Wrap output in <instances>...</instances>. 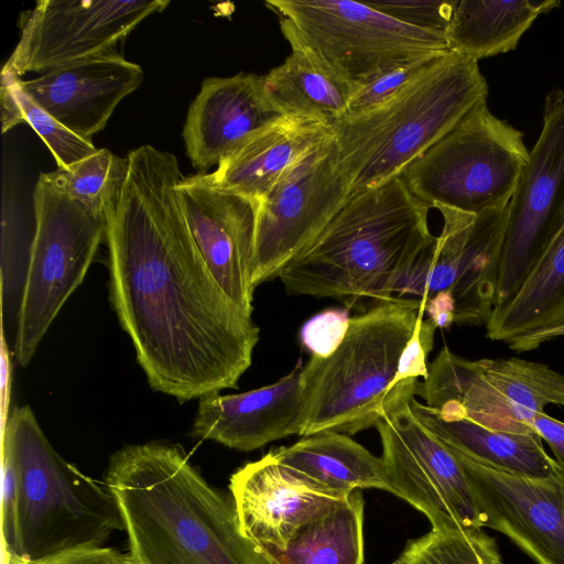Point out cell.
<instances>
[{"instance_id": "cell-1", "label": "cell", "mask_w": 564, "mask_h": 564, "mask_svg": "<svg viewBox=\"0 0 564 564\" xmlns=\"http://www.w3.org/2000/svg\"><path fill=\"white\" fill-rule=\"evenodd\" d=\"M127 158V177L105 210L119 323L153 390L188 401L236 388L259 328L223 290L192 236L176 156L145 144Z\"/></svg>"}, {"instance_id": "cell-2", "label": "cell", "mask_w": 564, "mask_h": 564, "mask_svg": "<svg viewBox=\"0 0 564 564\" xmlns=\"http://www.w3.org/2000/svg\"><path fill=\"white\" fill-rule=\"evenodd\" d=\"M104 484L135 564H270L241 532L232 499L207 482L178 444L117 451Z\"/></svg>"}, {"instance_id": "cell-3", "label": "cell", "mask_w": 564, "mask_h": 564, "mask_svg": "<svg viewBox=\"0 0 564 564\" xmlns=\"http://www.w3.org/2000/svg\"><path fill=\"white\" fill-rule=\"evenodd\" d=\"M430 209L401 175L352 194L279 279L291 295L332 297L348 307L362 299H392L403 272L434 237Z\"/></svg>"}, {"instance_id": "cell-4", "label": "cell", "mask_w": 564, "mask_h": 564, "mask_svg": "<svg viewBox=\"0 0 564 564\" xmlns=\"http://www.w3.org/2000/svg\"><path fill=\"white\" fill-rule=\"evenodd\" d=\"M2 459L13 473L11 510L2 516V549L24 561L102 546L123 530L118 505L99 484L52 446L29 405L6 420Z\"/></svg>"}, {"instance_id": "cell-5", "label": "cell", "mask_w": 564, "mask_h": 564, "mask_svg": "<svg viewBox=\"0 0 564 564\" xmlns=\"http://www.w3.org/2000/svg\"><path fill=\"white\" fill-rule=\"evenodd\" d=\"M487 94L478 61L451 51L380 105L343 118L332 130L350 195L400 176Z\"/></svg>"}, {"instance_id": "cell-6", "label": "cell", "mask_w": 564, "mask_h": 564, "mask_svg": "<svg viewBox=\"0 0 564 564\" xmlns=\"http://www.w3.org/2000/svg\"><path fill=\"white\" fill-rule=\"evenodd\" d=\"M424 300L392 297L350 317L339 346L301 369L296 435H346L376 425L401 355L424 315Z\"/></svg>"}, {"instance_id": "cell-7", "label": "cell", "mask_w": 564, "mask_h": 564, "mask_svg": "<svg viewBox=\"0 0 564 564\" xmlns=\"http://www.w3.org/2000/svg\"><path fill=\"white\" fill-rule=\"evenodd\" d=\"M291 48L357 87L394 67L451 52L444 34L415 29L365 2L269 0Z\"/></svg>"}, {"instance_id": "cell-8", "label": "cell", "mask_w": 564, "mask_h": 564, "mask_svg": "<svg viewBox=\"0 0 564 564\" xmlns=\"http://www.w3.org/2000/svg\"><path fill=\"white\" fill-rule=\"evenodd\" d=\"M522 133L476 105L401 174L430 208L479 215L508 206L527 165Z\"/></svg>"}, {"instance_id": "cell-9", "label": "cell", "mask_w": 564, "mask_h": 564, "mask_svg": "<svg viewBox=\"0 0 564 564\" xmlns=\"http://www.w3.org/2000/svg\"><path fill=\"white\" fill-rule=\"evenodd\" d=\"M35 231L18 308L14 355L28 366L67 299L82 284L102 240L106 216L40 175L33 194Z\"/></svg>"}, {"instance_id": "cell-10", "label": "cell", "mask_w": 564, "mask_h": 564, "mask_svg": "<svg viewBox=\"0 0 564 564\" xmlns=\"http://www.w3.org/2000/svg\"><path fill=\"white\" fill-rule=\"evenodd\" d=\"M415 394L445 421L532 434L536 413L550 404L564 405V376L540 362L514 357L468 360L443 347L427 376L416 382Z\"/></svg>"}, {"instance_id": "cell-11", "label": "cell", "mask_w": 564, "mask_h": 564, "mask_svg": "<svg viewBox=\"0 0 564 564\" xmlns=\"http://www.w3.org/2000/svg\"><path fill=\"white\" fill-rule=\"evenodd\" d=\"M416 379L399 381L388 393L376 427L390 492L412 505L433 530L482 529L466 467L414 415L410 400Z\"/></svg>"}, {"instance_id": "cell-12", "label": "cell", "mask_w": 564, "mask_h": 564, "mask_svg": "<svg viewBox=\"0 0 564 564\" xmlns=\"http://www.w3.org/2000/svg\"><path fill=\"white\" fill-rule=\"evenodd\" d=\"M443 227L397 282L393 297L429 300L449 291L455 323L482 325L495 306L508 206L479 215L436 208Z\"/></svg>"}, {"instance_id": "cell-13", "label": "cell", "mask_w": 564, "mask_h": 564, "mask_svg": "<svg viewBox=\"0 0 564 564\" xmlns=\"http://www.w3.org/2000/svg\"><path fill=\"white\" fill-rule=\"evenodd\" d=\"M349 196L333 132L286 171L258 204L253 286L279 278Z\"/></svg>"}, {"instance_id": "cell-14", "label": "cell", "mask_w": 564, "mask_h": 564, "mask_svg": "<svg viewBox=\"0 0 564 564\" xmlns=\"http://www.w3.org/2000/svg\"><path fill=\"white\" fill-rule=\"evenodd\" d=\"M564 224V90L544 101L543 127L508 204L495 306L519 289Z\"/></svg>"}, {"instance_id": "cell-15", "label": "cell", "mask_w": 564, "mask_h": 564, "mask_svg": "<svg viewBox=\"0 0 564 564\" xmlns=\"http://www.w3.org/2000/svg\"><path fill=\"white\" fill-rule=\"evenodd\" d=\"M169 0H41L21 19V37L4 64L19 77L116 50Z\"/></svg>"}, {"instance_id": "cell-16", "label": "cell", "mask_w": 564, "mask_h": 564, "mask_svg": "<svg viewBox=\"0 0 564 564\" xmlns=\"http://www.w3.org/2000/svg\"><path fill=\"white\" fill-rule=\"evenodd\" d=\"M458 455L481 527L508 536L538 564H564V474L529 477Z\"/></svg>"}, {"instance_id": "cell-17", "label": "cell", "mask_w": 564, "mask_h": 564, "mask_svg": "<svg viewBox=\"0 0 564 564\" xmlns=\"http://www.w3.org/2000/svg\"><path fill=\"white\" fill-rule=\"evenodd\" d=\"M177 192L210 272L226 294L252 315L257 203L219 187L212 173L184 177Z\"/></svg>"}, {"instance_id": "cell-18", "label": "cell", "mask_w": 564, "mask_h": 564, "mask_svg": "<svg viewBox=\"0 0 564 564\" xmlns=\"http://www.w3.org/2000/svg\"><path fill=\"white\" fill-rule=\"evenodd\" d=\"M229 490L241 532L260 553L283 550L302 525L351 494L321 486L270 453L234 473Z\"/></svg>"}, {"instance_id": "cell-19", "label": "cell", "mask_w": 564, "mask_h": 564, "mask_svg": "<svg viewBox=\"0 0 564 564\" xmlns=\"http://www.w3.org/2000/svg\"><path fill=\"white\" fill-rule=\"evenodd\" d=\"M140 65L116 50L53 68L22 80L23 90L51 116L91 142L117 105L142 83Z\"/></svg>"}, {"instance_id": "cell-20", "label": "cell", "mask_w": 564, "mask_h": 564, "mask_svg": "<svg viewBox=\"0 0 564 564\" xmlns=\"http://www.w3.org/2000/svg\"><path fill=\"white\" fill-rule=\"evenodd\" d=\"M283 117L264 95L261 76L205 78L183 129L187 156L204 173Z\"/></svg>"}, {"instance_id": "cell-21", "label": "cell", "mask_w": 564, "mask_h": 564, "mask_svg": "<svg viewBox=\"0 0 564 564\" xmlns=\"http://www.w3.org/2000/svg\"><path fill=\"white\" fill-rule=\"evenodd\" d=\"M301 369L279 381L237 394L202 397L192 435L239 451H254L296 434L301 411Z\"/></svg>"}, {"instance_id": "cell-22", "label": "cell", "mask_w": 564, "mask_h": 564, "mask_svg": "<svg viewBox=\"0 0 564 564\" xmlns=\"http://www.w3.org/2000/svg\"><path fill=\"white\" fill-rule=\"evenodd\" d=\"M332 133L316 121L283 117L224 159L212 173L214 182L258 205L286 171Z\"/></svg>"}, {"instance_id": "cell-23", "label": "cell", "mask_w": 564, "mask_h": 564, "mask_svg": "<svg viewBox=\"0 0 564 564\" xmlns=\"http://www.w3.org/2000/svg\"><path fill=\"white\" fill-rule=\"evenodd\" d=\"M414 415L454 451L478 463L529 477H550L560 471L546 454L539 434L494 431L468 420L445 421L413 395Z\"/></svg>"}, {"instance_id": "cell-24", "label": "cell", "mask_w": 564, "mask_h": 564, "mask_svg": "<svg viewBox=\"0 0 564 564\" xmlns=\"http://www.w3.org/2000/svg\"><path fill=\"white\" fill-rule=\"evenodd\" d=\"M269 453L280 464L329 489L349 494L376 488L390 492L381 457L343 433H316Z\"/></svg>"}, {"instance_id": "cell-25", "label": "cell", "mask_w": 564, "mask_h": 564, "mask_svg": "<svg viewBox=\"0 0 564 564\" xmlns=\"http://www.w3.org/2000/svg\"><path fill=\"white\" fill-rule=\"evenodd\" d=\"M270 102L285 117L305 118L330 129L345 118L354 93L347 82L300 48L261 76Z\"/></svg>"}, {"instance_id": "cell-26", "label": "cell", "mask_w": 564, "mask_h": 564, "mask_svg": "<svg viewBox=\"0 0 564 564\" xmlns=\"http://www.w3.org/2000/svg\"><path fill=\"white\" fill-rule=\"evenodd\" d=\"M564 322V224L549 242L516 293L494 307L487 337L512 339Z\"/></svg>"}, {"instance_id": "cell-27", "label": "cell", "mask_w": 564, "mask_h": 564, "mask_svg": "<svg viewBox=\"0 0 564 564\" xmlns=\"http://www.w3.org/2000/svg\"><path fill=\"white\" fill-rule=\"evenodd\" d=\"M560 0H458L445 37L452 52L479 61L513 51L522 34Z\"/></svg>"}, {"instance_id": "cell-28", "label": "cell", "mask_w": 564, "mask_h": 564, "mask_svg": "<svg viewBox=\"0 0 564 564\" xmlns=\"http://www.w3.org/2000/svg\"><path fill=\"white\" fill-rule=\"evenodd\" d=\"M364 498L352 491L302 525L281 551L261 553L270 564H362Z\"/></svg>"}, {"instance_id": "cell-29", "label": "cell", "mask_w": 564, "mask_h": 564, "mask_svg": "<svg viewBox=\"0 0 564 564\" xmlns=\"http://www.w3.org/2000/svg\"><path fill=\"white\" fill-rule=\"evenodd\" d=\"M128 166L127 156L98 149L95 154L70 166L41 175L57 191L94 212L105 214L127 177Z\"/></svg>"}, {"instance_id": "cell-30", "label": "cell", "mask_w": 564, "mask_h": 564, "mask_svg": "<svg viewBox=\"0 0 564 564\" xmlns=\"http://www.w3.org/2000/svg\"><path fill=\"white\" fill-rule=\"evenodd\" d=\"M393 564H502V561L496 541L481 529H432L410 540Z\"/></svg>"}, {"instance_id": "cell-31", "label": "cell", "mask_w": 564, "mask_h": 564, "mask_svg": "<svg viewBox=\"0 0 564 564\" xmlns=\"http://www.w3.org/2000/svg\"><path fill=\"white\" fill-rule=\"evenodd\" d=\"M13 90L25 122L48 147L58 167L70 166L98 151L91 142L76 135L36 104L23 90L18 75L13 77Z\"/></svg>"}, {"instance_id": "cell-32", "label": "cell", "mask_w": 564, "mask_h": 564, "mask_svg": "<svg viewBox=\"0 0 564 564\" xmlns=\"http://www.w3.org/2000/svg\"><path fill=\"white\" fill-rule=\"evenodd\" d=\"M458 0H386L365 1L369 7L406 25L444 34Z\"/></svg>"}, {"instance_id": "cell-33", "label": "cell", "mask_w": 564, "mask_h": 564, "mask_svg": "<svg viewBox=\"0 0 564 564\" xmlns=\"http://www.w3.org/2000/svg\"><path fill=\"white\" fill-rule=\"evenodd\" d=\"M435 59H424L394 67L357 86L351 95L346 117L364 113L380 105Z\"/></svg>"}, {"instance_id": "cell-34", "label": "cell", "mask_w": 564, "mask_h": 564, "mask_svg": "<svg viewBox=\"0 0 564 564\" xmlns=\"http://www.w3.org/2000/svg\"><path fill=\"white\" fill-rule=\"evenodd\" d=\"M349 321L347 310L332 308L318 313L302 327V344L312 356L326 357L343 341Z\"/></svg>"}, {"instance_id": "cell-35", "label": "cell", "mask_w": 564, "mask_h": 564, "mask_svg": "<svg viewBox=\"0 0 564 564\" xmlns=\"http://www.w3.org/2000/svg\"><path fill=\"white\" fill-rule=\"evenodd\" d=\"M422 315L416 324L413 336L405 346L399 362L398 373L392 388L399 381L427 376V356L433 348L436 325Z\"/></svg>"}, {"instance_id": "cell-36", "label": "cell", "mask_w": 564, "mask_h": 564, "mask_svg": "<svg viewBox=\"0 0 564 564\" xmlns=\"http://www.w3.org/2000/svg\"><path fill=\"white\" fill-rule=\"evenodd\" d=\"M2 564H135L129 554L118 550L97 546L59 553L39 561H24L8 554L2 549Z\"/></svg>"}, {"instance_id": "cell-37", "label": "cell", "mask_w": 564, "mask_h": 564, "mask_svg": "<svg viewBox=\"0 0 564 564\" xmlns=\"http://www.w3.org/2000/svg\"><path fill=\"white\" fill-rule=\"evenodd\" d=\"M532 427L542 441L547 443L560 470L564 474V422L540 412L534 415Z\"/></svg>"}, {"instance_id": "cell-38", "label": "cell", "mask_w": 564, "mask_h": 564, "mask_svg": "<svg viewBox=\"0 0 564 564\" xmlns=\"http://www.w3.org/2000/svg\"><path fill=\"white\" fill-rule=\"evenodd\" d=\"M14 73L7 68L1 72L0 108H1V131L6 133L17 124L25 122L21 107L13 90Z\"/></svg>"}, {"instance_id": "cell-39", "label": "cell", "mask_w": 564, "mask_h": 564, "mask_svg": "<svg viewBox=\"0 0 564 564\" xmlns=\"http://www.w3.org/2000/svg\"><path fill=\"white\" fill-rule=\"evenodd\" d=\"M424 314L436 327L446 328L455 323V302L449 291L441 292L424 303Z\"/></svg>"}, {"instance_id": "cell-40", "label": "cell", "mask_w": 564, "mask_h": 564, "mask_svg": "<svg viewBox=\"0 0 564 564\" xmlns=\"http://www.w3.org/2000/svg\"><path fill=\"white\" fill-rule=\"evenodd\" d=\"M564 336V322L523 334L511 341L509 348L517 352L531 351L542 344Z\"/></svg>"}]
</instances>
